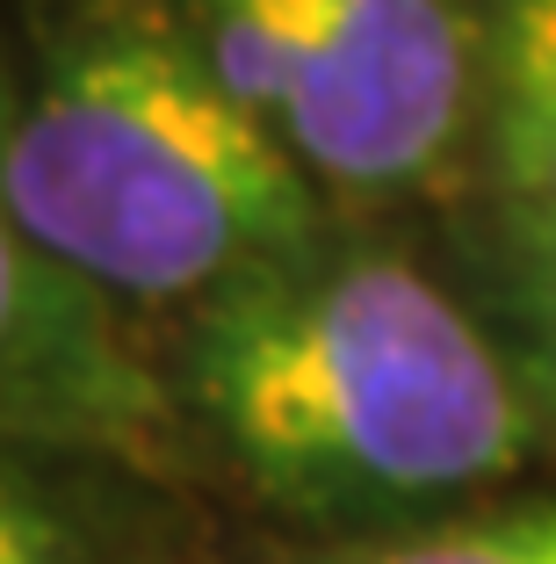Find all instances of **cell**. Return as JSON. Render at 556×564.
<instances>
[{
    "label": "cell",
    "mask_w": 556,
    "mask_h": 564,
    "mask_svg": "<svg viewBox=\"0 0 556 564\" xmlns=\"http://www.w3.org/2000/svg\"><path fill=\"white\" fill-rule=\"evenodd\" d=\"M0 188L145 340L340 225L160 0H58L0 36Z\"/></svg>",
    "instance_id": "cell-2"
},
{
    "label": "cell",
    "mask_w": 556,
    "mask_h": 564,
    "mask_svg": "<svg viewBox=\"0 0 556 564\" xmlns=\"http://www.w3.org/2000/svg\"><path fill=\"white\" fill-rule=\"evenodd\" d=\"M0 434L109 448L152 470L181 456L152 340L30 247L8 210V188H0Z\"/></svg>",
    "instance_id": "cell-4"
},
{
    "label": "cell",
    "mask_w": 556,
    "mask_h": 564,
    "mask_svg": "<svg viewBox=\"0 0 556 564\" xmlns=\"http://www.w3.org/2000/svg\"><path fill=\"white\" fill-rule=\"evenodd\" d=\"M332 210L441 188L477 152L484 0H160Z\"/></svg>",
    "instance_id": "cell-3"
},
{
    "label": "cell",
    "mask_w": 556,
    "mask_h": 564,
    "mask_svg": "<svg viewBox=\"0 0 556 564\" xmlns=\"http://www.w3.org/2000/svg\"><path fill=\"white\" fill-rule=\"evenodd\" d=\"M484 217L556 247V0H484Z\"/></svg>",
    "instance_id": "cell-6"
},
{
    "label": "cell",
    "mask_w": 556,
    "mask_h": 564,
    "mask_svg": "<svg viewBox=\"0 0 556 564\" xmlns=\"http://www.w3.org/2000/svg\"><path fill=\"white\" fill-rule=\"evenodd\" d=\"M152 362L174 448L347 543L462 514L549 448L484 304L347 225L160 326Z\"/></svg>",
    "instance_id": "cell-1"
},
{
    "label": "cell",
    "mask_w": 556,
    "mask_h": 564,
    "mask_svg": "<svg viewBox=\"0 0 556 564\" xmlns=\"http://www.w3.org/2000/svg\"><path fill=\"white\" fill-rule=\"evenodd\" d=\"M470 290L477 304L491 312V326L506 333H556V247L549 239H527L477 217V239H470Z\"/></svg>",
    "instance_id": "cell-8"
},
{
    "label": "cell",
    "mask_w": 556,
    "mask_h": 564,
    "mask_svg": "<svg viewBox=\"0 0 556 564\" xmlns=\"http://www.w3.org/2000/svg\"><path fill=\"white\" fill-rule=\"evenodd\" d=\"M499 340H506L513 369H521V383H527V405H535V420H542V442L556 448V333H506L499 326Z\"/></svg>",
    "instance_id": "cell-9"
},
{
    "label": "cell",
    "mask_w": 556,
    "mask_h": 564,
    "mask_svg": "<svg viewBox=\"0 0 556 564\" xmlns=\"http://www.w3.org/2000/svg\"><path fill=\"white\" fill-rule=\"evenodd\" d=\"M0 564H166L160 470L0 434Z\"/></svg>",
    "instance_id": "cell-5"
},
{
    "label": "cell",
    "mask_w": 556,
    "mask_h": 564,
    "mask_svg": "<svg viewBox=\"0 0 556 564\" xmlns=\"http://www.w3.org/2000/svg\"><path fill=\"white\" fill-rule=\"evenodd\" d=\"M340 564H556V499H477L462 514L347 543Z\"/></svg>",
    "instance_id": "cell-7"
}]
</instances>
